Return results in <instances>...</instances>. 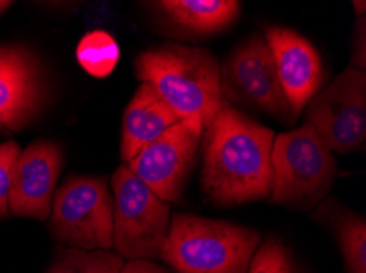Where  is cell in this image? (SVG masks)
Wrapping results in <instances>:
<instances>
[{
  "label": "cell",
  "instance_id": "obj_1",
  "mask_svg": "<svg viewBox=\"0 0 366 273\" xmlns=\"http://www.w3.org/2000/svg\"><path fill=\"white\" fill-rule=\"evenodd\" d=\"M201 183L209 200L222 206L268 198L273 188L274 133L224 100L204 128Z\"/></svg>",
  "mask_w": 366,
  "mask_h": 273
},
{
  "label": "cell",
  "instance_id": "obj_2",
  "mask_svg": "<svg viewBox=\"0 0 366 273\" xmlns=\"http://www.w3.org/2000/svg\"><path fill=\"white\" fill-rule=\"evenodd\" d=\"M137 79L149 83L181 120L201 116L207 126L220 108V66L202 48L164 43L135 61Z\"/></svg>",
  "mask_w": 366,
  "mask_h": 273
},
{
  "label": "cell",
  "instance_id": "obj_3",
  "mask_svg": "<svg viewBox=\"0 0 366 273\" xmlns=\"http://www.w3.org/2000/svg\"><path fill=\"white\" fill-rule=\"evenodd\" d=\"M259 241L245 226L174 213L159 259L177 273H247Z\"/></svg>",
  "mask_w": 366,
  "mask_h": 273
},
{
  "label": "cell",
  "instance_id": "obj_4",
  "mask_svg": "<svg viewBox=\"0 0 366 273\" xmlns=\"http://www.w3.org/2000/svg\"><path fill=\"white\" fill-rule=\"evenodd\" d=\"M271 202L312 210L334 187L338 167L334 154L307 123L274 136Z\"/></svg>",
  "mask_w": 366,
  "mask_h": 273
},
{
  "label": "cell",
  "instance_id": "obj_5",
  "mask_svg": "<svg viewBox=\"0 0 366 273\" xmlns=\"http://www.w3.org/2000/svg\"><path fill=\"white\" fill-rule=\"evenodd\" d=\"M115 254L122 259H159L168 237L171 206L154 195L130 167L122 164L112 175Z\"/></svg>",
  "mask_w": 366,
  "mask_h": 273
},
{
  "label": "cell",
  "instance_id": "obj_6",
  "mask_svg": "<svg viewBox=\"0 0 366 273\" xmlns=\"http://www.w3.org/2000/svg\"><path fill=\"white\" fill-rule=\"evenodd\" d=\"M49 232L66 247L112 250L114 197L105 178H68L53 197Z\"/></svg>",
  "mask_w": 366,
  "mask_h": 273
},
{
  "label": "cell",
  "instance_id": "obj_7",
  "mask_svg": "<svg viewBox=\"0 0 366 273\" xmlns=\"http://www.w3.org/2000/svg\"><path fill=\"white\" fill-rule=\"evenodd\" d=\"M307 125L332 153L350 154L366 141V72L348 68L307 103Z\"/></svg>",
  "mask_w": 366,
  "mask_h": 273
},
{
  "label": "cell",
  "instance_id": "obj_8",
  "mask_svg": "<svg viewBox=\"0 0 366 273\" xmlns=\"http://www.w3.org/2000/svg\"><path fill=\"white\" fill-rule=\"evenodd\" d=\"M202 136V118L189 116L168 128L127 165L154 195L174 203L184 190Z\"/></svg>",
  "mask_w": 366,
  "mask_h": 273
},
{
  "label": "cell",
  "instance_id": "obj_9",
  "mask_svg": "<svg viewBox=\"0 0 366 273\" xmlns=\"http://www.w3.org/2000/svg\"><path fill=\"white\" fill-rule=\"evenodd\" d=\"M222 97L227 102L263 110L282 120H296L278 79L268 43L262 36L248 38L237 46L220 69Z\"/></svg>",
  "mask_w": 366,
  "mask_h": 273
},
{
  "label": "cell",
  "instance_id": "obj_10",
  "mask_svg": "<svg viewBox=\"0 0 366 273\" xmlns=\"http://www.w3.org/2000/svg\"><path fill=\"white\" fill-rule=\"evenodd\" d=\"M48 98L41 63L20 44L0 48V130L19 131L40 115Z\"/></svg>",
  "mask_w": 366,
  "mask_h": 273
},
{
  "label": "cell",
  "instance_id": "obj_11",
  "mask_svg": "<svg viewBox=\"0 0 366 273\" xmlns=\"http://www.w3.org/2000/svg\"><path fill=\"white\" fill-rule=\"evenodd\" d=\"M61 167L63 150L58 143L40 139L21 150L10 188V213L20 218L46 221L51 213Z\"/></svg>",
  "mask_w": 366,
  "mask_h": 273
},
{
  "label": "cell",
  "instance_id": "obj_12",
  "mask_svg": "<svg viewBox=\"0 0 366 273\" xmlns=\"http://www.w3.org/2000/svg\"><path fill=\"white\" fill-rule=\"evenodd\" d=\"M266 43L273 54L282 92L297 118L319 92L324 74L322 61L312 43L294 30L271 26L266 30Z\"/></svg>",
  "mask_w": 366,
  "mask_h": 273
},
{
  "label": "cell",
  "instance_id": "obj_13",
  "mask_svg": "<svg viewBox=\"0 0 366 273\" xmlns=\"http://www.w3.org/2000/svg\"><path fill=\"white\" fill-rule=\"evenodd\" d=\"M181 121L149 83H142L124 115L120 158L130 163L143 148Z\"/></svg>",
  "mask_w": 366,
  "mask_h": 273
},
{
  "label": "cell",
  "instance_id": "obj_14",
  "mask_svg": "<svg viewBox=\"0 0 366 273\" xmlns=\"http://www.w3.org/2000/svg\"><path fill=\"white\" fill-rule=\"evenodd\" d=\"M157 5L174 24L209 35L234 24L242 4L234 0H164Z\"/></svg>",
  "mask_w": 366,
  "mask_h": 273
},
{
  "label": "cell",
  "instance_id": "obj_15",
  "mask_svg": "<svg viewBox=\"0 0 366 273\" xmlns=\"http://www.w3.org/2000/svg\"><path fill=\"white\" fill-rule=\"evenodd\" d=\"M124 264V259L112 250L58 247L44 273H119Z\"/></svg>",
  "mask_w": 366,
  "mask_h": 273
},
{
  "label": "cell",
  "instance_id": "obj_16",
  "mask_svg": "<svg viewBox=\"0 0 366 273\" xmlns=\"http://www.w3.org/2000/svg\"><path fill=\"white\" fill-rule=\"evenodd\" d=\"M334 230L348 273H366V222L362 216L338 210Z\"/></svg>",
  "mask_w": 366,
  "mask_h": 273
},
{
  "label": "cell",
  "instance_id": "obj_17",
  "mask_svg": "<svg viewBox=\"0 0 366 273\" xmlns=\"http://www.w3.org/2000/svg\"><path fill=\"white\" fill-rule=\"evenodd\" d=\"M77 63L87 74L94 77H107L120 59L117 41L107 31L96 30L82 36L76 49Z\"/></svg>",
  "mask_w": 366,
  "mask_h": 273
},
{
  "label": "cell",
  "instance_id": "obj_18",
  "mask_svg": "<svg viewBox=\"0 0 366 273\" xmlns=\"http://www.w3.org/2000/svg\"><path fill=\"white\" fill-rule=\"evenodd\" d=\"M247 273H306L286 244L269 237L254 250Z\"/></svg>",
  "mask_w": 366,
  "mask_h": 273
},
{
  "label": "cell",
  "instance_id": "obj_19",
  "mask_svg": "<svg viewBox=\"0 0 366 273\" xmlns=\"http://www.w3.org/2000/svg\"><path fill=\"white\" fill-rule=\"evenodd\" d=\"M20 153L19 143L7 141L0 144V220L7 218L10 213V188H12L14 169Z\"/></svg>",
  "mask_w": 366,
  "mask_h": 273
},
{
  "label": "cell",
  "instance_id": "obj_20",
  "mask_svg": "<svg viewBox=\"0 0 366 273\" xmlns=\"http://www.w3.org/2000/svg\"><path fill=\"white\" fill-rule=\"evenodd\" d=\"M119 273H171L166 270L164 267L154 264L153 260L147 259H137V260H129L124 264Z\"/></svg>",
  "mask_w": 366,
  "mask_h": 273
},
{
  "label": "cell",
  "instance_id": "obj_21",
  "mask_svg": "<svg viewBox=\"0 0 366 273\" xmlns=\"http://www.w3.org/2000/svg\"><path fill=\"white\" fill-rule=\"evenodd\" d=\"M10 5H12V2H9V0H5V2H2V0H0V15H2L5 10H7Z\"/></svg>",
  "mask_w": 366,
  "mask_h": 273
}]
</instances>
